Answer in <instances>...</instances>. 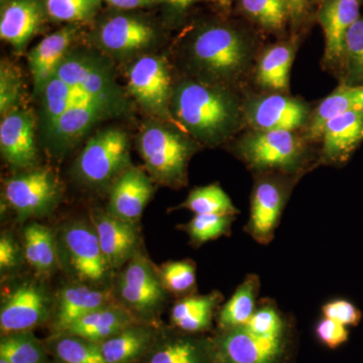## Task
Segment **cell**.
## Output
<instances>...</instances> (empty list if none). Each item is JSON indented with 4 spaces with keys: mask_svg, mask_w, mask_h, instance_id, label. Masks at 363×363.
Instances as JSON below:
<instances>
[{
    "mask_svg": "<svg viewBox=\"0 0 363 363\" xmlns=\"http://www.w3.org/2000/svg\"><path fill=\"white\" fill-rule=\"evenodd\" d=\"M180 49L184 64L196 80L226 87L247 72L255 40L235 21L205 18L186 30Z\"/></svg>",
    "mask_w": 363,
    "mask_h": 363,
    "instance_id": "1",
    "label": "cell"
},
{
    "mask_svg": "<svg viewBox=\"0 0 363 363\" xmlns=\"http://www.w3.org/2000/svg\"><path fill=\"white\" fill-rule=\"evenodd\" d=\"M171 113L176 125L196 142L215 147L238 130L241 108L225 87L185 79L174 86Z\"/></svg>",
    "mask_w": 363,
    "mask_h": 363,
    "instance_id": "2",
    "label": "cell"
},
{
    "mask_svg": "<svg viewBox=\"0 0 363 363\" xmlns=\"http://www.w3.org/2000/svg\"><path fill=\"white\" fill-rule=\"evenodd\" d=\"M128 94L117 82L88 86L42 136L45 147L54 156H64L98 124L128 114Z\"/></svg>",
    "mask_w": 363,
    "mask_h": 363,
    "instance_id": "3",
    "label": "cell"
},
{
    "mask_svg": "<svg viewBox=\"0 0 363 363\" xmlns=\"http://www.w3.org/2000/svg\"><path fill=\"white\" fill-rule=\"evenodd\" d=\"M166 23L138 11L108 9L90 25L88 40L109 59L130 61L150 54L161 44Z\"/></svg>",
    "mask_w": 363,
    "mask_h": 363,
    "instance_id": "4",
    "label": "cell"
},
{
    "mask_svg": "<svg viewBox=\"0 0 363 363\" xmlns=\"http://www.w3.org/2000/svg\"><path fill=\"white\" fill-rule=\"evenodd\" d=\"M198 143L176 124L150 119L138 138V150L155 183L179 189L187 185L188 164Z\"/></svg>",
    "mask_w": 363,
    "mask_h": 363,
    "instance_id": "5",
    "label": "cell"
},
{
    "mask_svg": "<svg viewBox=\"0 0 363 363\" xmlns=\"http://www.w3.org/2000/svg\"><path fill=\"white\" fill-rule=\"evenodd\" d=\"M112 292L116 302L138 321L161 326L160 316L169 292L162 285L159 269L140 250L121 269Z\"/></svg>",
    "mask_w": 363,
    "mask_h": 363,
    "instance_id": "6",
    "label": "cell"
},
{
    "mask_svg": "<svg viewBox=\"0 0 363 363\" xmlns=\"http://www.w3.org/2000/svg\"><path fill=\"white\" fill-rule=\"evenodd\" d=\"M133 167L128 133L121 128H108L91 136L75 164L76 179L88 187H111L121 174Z\"/></svg>",
    "mask_w": 363,
    "mask_h": 363,
    "instance_id": "7",
    "label": "cell"
},
{
    "mask_svg": "<svg viewBox=\"0 0 363 363\" xmlns=\"http://www.w3.org/2000/svg\"><path fill=\"white\" fill-rule=\"evenodd\" d=\"M238 157L257 173L298 175L305 169L307 155L300 140L289 130H255L236 147Z\"/></svg>",
    "mask_w": 363,
    "mask_h": 363,
    "instance_id": "8",
    "label": "cell"
},
{
    "mask_svg": "<svg viewBox=\"0 0 363 363\" xmlns=\"http://www.w3.org/2000/svg\"><path fill=\"white\" fill-rule=\"evenodd\" d=\"M57 245L60 262L79 283L104 285L112 271L92 224L84 221L67 223L57 234Z\"/></svg>",
    "mask_w": 363,
    "mask_h": 363,
    "instance_id": "9",
    "label": "cell"
},
{
    "mask_svg": "<svg viewBox=\"0 0 363 363\" xmlns=\"http://www.w3.org/2000/svg\"><path fill=\"white\" fill-rule=\"evenodd\" d=\"M126 90L152 118L176 124L171 113L174 85L166 58L150 52L133 60L128 70Z\"/></svg>",
    "mask_w": 363,
    "mask_h": 363,
    "instance_id": "10",
    "label": "cell"
},
{
    "mask_svg": "<svg viewBox=\"0 0 363 363\" xmlns=\"http://www.w3.org/2000/svg\"><path fill=\"white\" fill-rule=\"evenodd\" d=\"M4 199L18 222L54 211L63 194L58 176L50 168H33L4 182Z\"/></svg>",
    "mask_w": 363,
    "mask_h": 363,
    "instance_id": "11",
    "label": "cell"
},
{
    "mask_svg": "<svg viewBox=\"0 0 363 363\" xmlns=\"http://www.w3.org/2000/svg\"><path fill=\"white\" fill-rule=\"evenodd\" d=\"M212 342L214 363H284L290 347V332L262 336L245 325L217 331Z\"/></svg>",
    "mask_w": 363,
    "mask_h": 363,
    "instance_id": "12",
    "label": "cell"
},
{
    "mask_svg": "<svg viewBox=\"0 0 363 363\" xmlns=\"http://www.w3.org/2000/svg\"><path fill=\"white\" fill-rule=\"evenodd\" d=\"M294 176L262 173L255 181L250 198V214L245 231L255 242L267 245L274 240L290 195Z\"/></svg>",
    "mask_w": 363,
    "mask_h": 363,
    "instance_id": "13",
    "label": "cell"
},
{
    "mask_svg": "<svg viewBox=\"0 0 363 363\" xmlns=\"http://www.w3.org/2000/svg\"><path fill=\"white\" fill-rule=\"evenodd\" d=\"M52 315L51 298L45 286L35 281H18L2 296L1 335L33 331L49 321Z\"/></svg>",
    "mask_w": 363,
    "mask_h": 363,
    "instance_id": "14",
    "label": "cell"
},
{
    "mask_svg": "<svg viewBox=\"0 0 363 363\" xmlns=\"http://www.w3.org/2000/svg\"><path fill=\"white\" fill-rule=\"evenodd\" d=\"M37 123L33 111L23 106L1 117L0 150L11 168L28 171L37 166Z\"/></svg>",
    "mask_w": 363,
    "mask_h": 363,
    "instance_id": "15",
    "label": "cell"
},
{
    "mask_svg": "<svg viewBox=\"0 0 363 363\" xmlns=\"http://www.w3.org/2000/svg\"><path fill=\"white\" fill-rule=\"evenodd\" d=\"M140 363H214L212 336L161 326Z\"/></svg>",
    "mask_w": 363,
    "mask_h": 363,
    "instance_id": "16",
    "label": "cell"
},
{
    "mask_svg": "<svg viewBox=\"0 0 363 363\" xmlns=\"http://www.w3.org/2000/svg\"><path fill=\"white\" fill-rule=\"evenodd\" d=\"M85 26L69 23L50 33L28 52V63L32 74L33 96L38 97L62 62L85 32Z\"/></svg>",
    "mask_w": 363,
    "mask_h": 363,
    "instance_id": "17",
    "label": "cell"
},
{
    "mask_svg": "<svg viewBox=\"0 0 363 363\" xmlns=\"http://www.w3.org/2000/svg\"><path fill=\"white\" fill-rule=\"evenodd\" d=\"M49 21L44 0H1L0 38L21 54Z\"/></svg>",
    "mask_w": 363,
    "mask_h": 363,
    "instance_id": "18",
    "label": "cell"
},
{
    "mask_svg": "<svg viewBox=\"0 0 363 363\" xmlns=\"http://www.w3.org/2000/svg\"><path fill=\"white\" fill-rule=\"evenodd\" d=\"M91 221L109 269H123L140 250V233L135 223L121 220L102 210L92 211Z\"/></svg>",
    "mask_w": 363,
    "mask_h": 363,
    "instance_id": "19",
    "label": "cell"
},
{
    "mask_svg": "<svg viewBox=\"0 0 363 363\" xmlns=\"http://www.w3.org/2000/svg\"><path fill=\"white\" fill-rule=\"evenodd\" d=\"M362 0H322L316 18L323 30L325 59L342 66L346 35L360 16Z\"/></svg>",
    "mask_w": 363,
    "mask_h": 363,
    "instance_id": "20",
    "label": "cell"
},
{
    "mask_svg": "<svg viewBox=\"0 0 363 363\" xmlns=\"http://www.w3.org/2000/svg\"><path fill=\"white\" fill-rule=\"evenodd\" d=\"M155 182L142 169L130 167L112 184L106 211L136 223L155 192Z\"/></svg>",
    "mask_w": 363,
    "mask_h": 363,
    "instance_id": "21",
    "label": "cell"
},
{
    "mask_svg": "<svg viewBox=\"0 0 363 363\" xmlns=\"http://www.w3.org/2000/svg\"><path fill=\"white\" fill-rule=\"evenodd\" d=\"M245 116L255 130H289L301 128L307 121L304 104L281 95L257 98L245 106Z\"/></svg>",
    "mask_w": 363,
    "mask_h": 363,
    "instance_id": "22",
    "label": "cell"
},
{
    "mask_svg": "<svg viewBox=\"0 0 363 363\" xmlns=\"http://www.w3.org/2000/svg\"><path fill=\"white\" fill-rule=\"evenodd\" d=\"M114 302L112 290L81 283L66 286L57 297L51 318V335L61 333L80 318Z\"/></svg>",
    "mask_w": 363,
    "mask_h": 363,
    "instance_id": "23",
    "label": "cell"
},
{
    "mask_svg": "<svg viewBox=\"0 0 363 363\" xmlns=\"http://www.w3.org/2000/svg\"><path fill=\"white\" fill-rule=\"evenodd\" d=\"M322 161L342 164L363 142V109L332 117L322 130Z\"/></svg>",
    "mask_w": 363,
    "mask_h": 363,
    "instance_id": "24",
    "label": "cell"
},
{
    "mask_svg": "<svg viewBox=\"0 0 363 363\" xmlns=\"http://www.w3.org/2000/svg\"><path fill=\"white\" fill-rule=\"evenodd\" d=\"M161 326L138 322L100 343L104 362L140 363L152 347Z\"/></svg>",
    "mask_w": 363,
    "mask_h": 363,
    "instance_id": "25",
    "label": "cell"
},
{
    "mask_svg": "<svg viewBox=\"0 0 363 363\" xmlns=\"http://www.w3.org/2000/svg\"><path fill=\"white\" fill-rule=\"evenodd\" d=\"M138 322L140 321H138L125 308L114 302L98 308L84 317L80 318L61 333L80 336L100 344L130 325Z\"/></svg>",
    "mask_w": 363,
    "mask_h": 363,
    "instance_id": "26",
    "label": "cell"
},
{
    "mask_svg": "<svg viewBox=\"0 0 363 363\" xmlns=\"http://www.w3.org/2000/svg\"><path fill=\"white\" fill-rule=\"evenodd\" d=\"M223 298L218 291L179 298L172 307V326L186 333H206L211 330L215 314L220 309Z\"/></svg>",
    "mask_w": 363,
    "mask_h": 363,
    "instance_id": "27",
    "label": "cell"
},
{
    "mask_svg": "<svg viewBox=\"0 0 363 363\" xmlns=\"http://www.w3.org/2000/svg\"><path fill=\"white\" fill-rule=\"evenodd\" d=\"M259 291V277L255 274H247L233 295L217 312L218 330L247 325L257 309Z\"/></svg>",
    "mask_w": 363,
    "mask_h": 363,
    "instance_id": "28",
    "label": "cell"
},
{
    "mask_svg": "<svg viewBox=\"0 0 363 363\" xmlns=\"http://www.w3.org/2000/svg\"><path fill=\"white\" fill-rule=\"evenodd\" d=\"M23 255L38 274H52L59 262L56 234L38 222L28 223L23 229Z\"/></svg>",
    "mask_w": 363,
    "mask_h": 363,
    "instance_id": "29",
    "label": "cell"
},
{
    "mask_svg": "<svg viewBox=\"0 0 363 363\" xmlns=\"http://www.w3.org/2000/svg\"><path fill=\"white\" fill-rule=\"evenodd\" d=\"M294 50L292 43H281L266 50L257 70V80L262 87L272 91L288 89Z\"/></svg>",
    "mask_w": 363,
    "mask_h": 363,
    "instance_id": "30",
    "label": "cell"
},
{
    "mask_svg": "<svg viewBox=\"0 0 363 363\" xmlns=\"http://www.w3.org/2000/svg\"><path fill=\"white\" fill-rule=\"evenodd\" d=\"M52 363H105L100 344L71 334H52L45 341Z\"/></svg>",
    "mask_w": 363,
    "mask_h": 363,
    "instance_id": "31",
    "label": "cell"
},
{
    "mask_svg": "<svg viewBox=\"0 0 363 363\" xmlns=\"http://www.w3.org/2000/svg\"><path fill=\"white\" fill-rule=\"evenodd\" d=\"M358 109H363V84L344 86L325 98L318 106L310 124V136H321L325 124L332 117Z\"/></svg>",
    "mask_w": 363,
    "mask_h": 363,
    "instance_id": "32",
    "label": "cell"
},
{
    "mask_svg": "<svg viewBox=\"0 0 363 363\" xmlns=\"http://www.w3.org/2000/svg\"><path fill=\"white\" fill-rule=\"evenodd\" d=\"M238 9L245 18L269 33H281L291 23L285 0H236Z\"/></svg>",
    "mask_w": 363,
    "mask_h": 363,
    "instance_id": "33",
    "label": "cell"
},
{
    "mask_svg": "<svg viewBox=\"0 0 363 363\" xmlns=\"http://www.w3.org/2000/svg\"><path fill=\"white\" fill-rule=\"evenodd\" d=\"M0 358L9 363H52L45 342L33 331L1 335Z\"/></svg>",
    "mask_w": 363,
    "mask_h": 363,
    "instance_id": "34",
    "label": "cell"
},
{
    "mask_svg": "<svg viewBox=\"0 0 363 363\" xmlns=\"http://www.w3.org/2000/svg\"><path fill=\"white\" fill-rule=\"evenodd\" d=\"M187 209L194 214L238 215L240 210L233 204L218 184L203 186L191 191L187 199L174 210Z\"/></svg>",
    "mask_w": 363,
    "mask_h": 363,
    "instance_id": "35",
    "label": "cell"
},
{
    "mask_svg": "<svg viewBox=\"0 0 363 363\" xmlns=\"http://www.w3.org/2000/svg\"><path fill=\"white\" fill-rule=\"evenodd\" d=\"M52 23L90 26L102 11V0H44Z\"/></svg>",
    "mask_w": 363,
    "mask_h": 363,
    "instance_id": "36",
    "label": "cell"
},
{
    "mask_svg": "<svg viewBox=\"0 0 363 363\" xmlns=\"http://www.w3.org/2000/svg\"><path fill=\"white\" fill-rule=\"evenodd\" d=\"M235 215L195 214L188 223L178 225V228L187 233L191 245L201 247L209 241L218 240L231 234Z\"/></svg>",
    "mask_w": 363,
    "mask_h": 363,
    "instance_id": "37",
    "label": "cell"
},
{
    "mask_svg": "<svg viewBox=\"0 0 363 363\" xmlns=\"http://www.w3.org/2000/svg\"><path fill=\"white\" fill-rule=\"evenodd\" d=\"M159 274L169 294L180 298L196 294V264L192 259L166 262L159 267Z\"/></svg>",
    "mask_w": 363,
    "mask_h": 363,
    "instance_id": "38",
    "label": "cell"
},
{
    "mask_svg": "<svg viewBox=\"0 0 363 363\" xmlns=\"http://www.w3.org/2000/svg\"><path fill=\"white\" fill-rule=\"evenodd\" d=\"M250 331L262 336H281L290 332L288 318L272 298H260L257 309L245 325Z\"/></svg>",
    "mask_w": 363,
    "mask_h": 363,
    "instance_id": "39",
    "label": "cell"
},
{
    "mask_svg": "<svg viewBox=\"0 0 363 363\" xmlns=\"http://www.w3.org/2000/svg\"><path fill=\"white\" fill-rule=\"evenodd\" d=\"M342 68L344 86L363 84V16L346 35Z\"/></svg>",
    "mask_w": 363,
    "mask_h": 363,
    "instance_id": "40",
    "label": "cell"
},
{
    "mask_svg": "<svg viewBox=\"0 0 363 363\" xmlns=\"http://www.w3.org/2000/svg\"><path fill=\"white\" fill-rule=\"evenodd\" d=\"M23 81L18 67L9 60L0 65V114L1 117L23 107Z\"/></svg>",
    "mask_w": 363,
    "mask_h": 363,
    "instance_id": "41",
    "label": "cell"
},
{
    "mask_svg": "<svg viewBox=\"0 0 363 363\" xmlns=\"http://www.w3.org/2000/svg\"><path fill=\"white\" fill-rule=\"evenodd\" d=\"M324 317L346 327H357L362 320V312L354 303L347 298H337L325 303L321 308Z\"/></svg>",
    "mask_w": 363,
    "mask_h": 363,
    "instance_id": "42",
    "label": "cell"
},
{
    "mask_svg": "<svg viewBox=\"0 0 363 363\" xmlns=\"http://www.w3.org/2000/svg\"><path fill=\"white\" fill-rule=\"evenodd\" d=\"M315 333L318 340L330 350H336L350 338L348 327L324 316L318 322Z\"/></svg>",
    "mask_w": 363,
    "mask_h": 363,
    "instance_id": "43",
    "label": "cell"
},
{
    "mask_svg": "<svg viewBox=\"0 0 363 363\" xmlns=\"http://www.w3.org/2000/svg\"><path fill=\"white\" fill-rule=\"evenodd\" d=\"M21 262V252L18 243L11 234L2 233L0 238V271L4 274L13 271Z\"/></svg>",
    "mask_w": 363,
    "mask_h": 363,
    "instance_id": "44",
    "label": "cell"
},
{
    "mask_svg": "<svg viewBox=\"0 0 363 363\" xmlns=\"http://www.w3.org/2000/svg\"><path fill=\"white\" fill-rule=\"evenodd\" d=\"M203 1L214 2V0H162L164 23L167 26L183 20L191 6Z\"/></svg>",
    "mask_w": 363,
    "mask_h": 363,
    "instance_id": "45",
    "label": "cell"
},
{
    "mask_svg": "<svg viewBox=\"0 0 363 363\" xmlns=\"http://www.w3.org/2000/svg\"><path fill=\"white\" fill-rule=\"evenodd\" d=\"M111 9L121 11H138L162 6V0H102Z\"/></svg>",
    "mask_w": 363,
    "mask_h": 363,
    "instance_id": "46",
    "label": "cell"
},
{
    "mask_svg": "<svg viewBox=\"0 0 363 363\" xmlns=\"http://www.w3.org/2000/svg\"><path fill=\"white\" fill-rule=\"evenodd\" d=\"M291 14V23L294 26L302 25L309 16L312 0H285Z\"/></svg>",
    "mask_w": 363,
    "mask_h": 363,
    "instance_id": "47",
    "label": "cell"
},
{
    "mask_svg": "<svg viewBox=\"0 0 363 363\" xmlns=\"http://www.w3.org/2000/svg\"><path fill=\"white\" fill-rule=\"evenodd\" d=\"M233 1L234 0H214L215 4H218V6L224 11L230 9Z\"/></svg>",
    "mask_w": 363,
    "mask_h": 363,
    "instance_id": "48",
    "label": "cell"
},
{
    "mask_svg": "<svg viewBox=\"0 0 363 363\" xmlns=\"http://www.w3.org/2000/svg\"><path fill=\"white\" fill-rule=\"evenodd\" d=\"M322 0H312L313 4H319Z\"/></svg>",
    "mask_w": 363,
    "mask_h": 363,
    "instance_id": "49",
    "label": "cell"
},
{
    "mask_svg": "<svg viewBox=\"0 0 363 363\" xmlns=\"http://www.w3.org/2000/svg\"><path fill=\"white\" fill-rule=\"evenodd\" d=\"M0 363H9V362H6V360L1 359V358H0Z\"/></svg>",
    "mask_w": 363,
    "mask_h": 363,
    "instance_id": "50",
    "label": "cell"
},
{
    "mask_svg": "<svg viewBox=\"0 0 363 363\" xmlns=\"http://www.w3.org/2000/svg\"><path fill=\"white\" fill-rule=\"evenodd\" d=\"M362 4H363V0H362Z\"/></svg>",
    "mask_w": 363,
    "mask_h": 363,
    "instance_id": "51",
    "label": "cell"
}]
</instances>
